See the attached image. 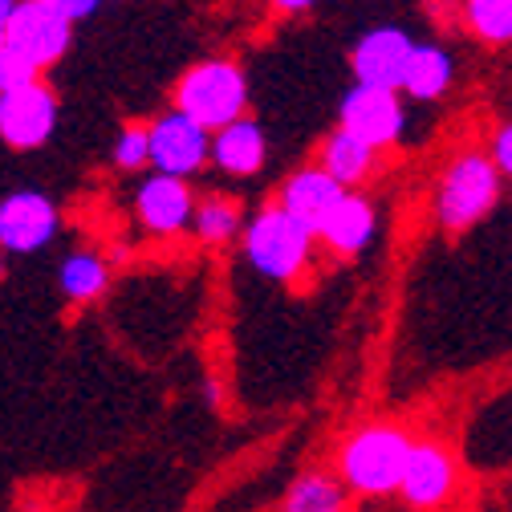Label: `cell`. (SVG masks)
<instances>
[{
    "mask_svg": "<svg viewBox=\"0 0 512 512\" xmlns=\"http://www.w3.org/2000/svg\"><path fill=\"white\" fill-rule=\"evenodd\" d=\"M265 155H269V139L256 118H240L212 135V163L224 175H236V179L256 175L265 167Z\"/></svg>",
    "mask_w": 512,
    "mask_h": 512,
    "instance_id": "5bb4252c",
    "label": "cell"
},
{
    "mask_svg": "<svg viewBox=\"0 0 512 512\" xmlns=\"http://www.w3.org/2000/svg\"><path fill=\"white\" fill-rule=\"evenodd\" d=\"M415 452V439L399 423H366L350 431L338 447V480L350 496L387 500L399 496L407 460Z\"/></svg>",
    "mask_w": 512,
    "mask_h": 512,
    "instance_id": "6da1fadb",
    "label": "cell"
},
{
    "mask_svg": "<svg viewBox=\"0 0 512 512\" xmlns=\"http://www.w3.org/2000/svg\"><path fill=\"white\" fill-rule=\"evenodd\" d=\"M317 167H326L346 191H354L358 183H366V179L374 175V167H378V151L366 147L362 139H354L350 131H342V126H338L334 135H326L322 151H317Z\"/></svg>",
    "mask_w": 512,
    "mask_h": 512,
    "instance_id": "2e32d148",
    "label": "cell"
},
{
    "mask_svg": "<svg viewBox=\"0 0 512 512\" xmlns=\"http://www.w3.org/2000/svg\"><path fill=\"white\" fill-rule=\"evenodd\" d=\"M500 171L484 151H460L443 167L435 187V220L443 232H468L500 200Z\"/></svg>",
    "mask_w": 512,
    "mask_h": 512,
    "instance_id": "3957f363",
    "label": "cell"
},
{
    "mask_svg": "<svg viewBox=\"0 0 512 512\" xmlns=\"http://www.w3.org/2000/svg\"><path fill=\"white\" fill-rule=\"evenodd\" d=\"M342 200H346V187H342L326 167H317V163L293 171V175L281 183V196H277V204H281L297 224H305L313 236L326 228V220L334 216V208H338Z\"/></svg>",
    "mask_w": 512,
    "mask_h": 512,
    "instance_id": "7c38bea8",
    "label": "cell"
},
{
    "mask_svg": "<svg viewBox=\"0 0 512 512\" xmlns=\"http://www.w3.org/2000/svg\"><path fill=\"white\" fill-rule=\"evenodd\" d=\"M175 110L196 118L204 131H224V126L248 118V78L236 61L228 57H212V61H200L191 66L179 82H175V94H171Z\"/></svg>",
    "mask_w": 512,
    "mask_h": 512,
    "instance_id": "7a4b0ae2",
    "label": "cell"
},
{
    "mask_svg": "<svg viewBox=\"0 0 512 512\" xmlns=\"http://www.w3.org/2000/svg\"><path fill=\"white\" fill-rule=\"evenodd\" d=\"M492 163L504 179H512V122H500L496 126V135H492Z\"/></svg>",
    "mask_w": 512,
    "mask_h": 512,
    "instance_id": "cb8c5ba5",
    "label": "cell"
},
{
    "mask_svg": "<svg viewBox=\"0 0 512 512\" xmlns=\"http://www.w3.org/2000/svg\"><path fill=\"white\" fill-rule=\"evenodd\" d=\"M57 281H61V293H66V301L90 305L110 285V261H106V256H98V252H86V248L82 252H70L66 261H61Z\"/></svg>",
    "mask_w": 512,
    "mask_h": 512,
    "instance_id": "d6986e66",
    "label": "cell"
},
{
    "mask_svg": "<svg viewBox=\"0 0 512 512\" xmlns=\"http://www.w3.org/2000/svg\"><path fill=\"white\" fill-rule=\"evenodd\" d=\"M244 208L232 196H204L196 204V220H191V232H196L204 244H228L232 236H244Z\"/></svg>",
    "mask_w": 512,
    "mask_h": 512,
    "instance_id": "ffe728a7",
    "label": "cell"
},
{
    "mask_svg": "<svg viewBox=\"0 0 512 512\" xmlns=\"http://www.w3.org/2000/svg\"><path fill=\"white\" fill-rule=\"evenodd\" d=\"M338 126L362 139L374 151H387L407 131V106L395 90H374V86H350L338 106Z\"/></svg>",
    "mask_w": 512,
    "mask_h": 512,
    "instance_id": "5b68a950",
    "label": "cell"
},
{
    "mask_svg": "<svg viewBox=\"0 0 512 512\" xmlns=\"http://www.w3.org/2000/svg\"><path fill=\"white\" fill-rule=\"evenodd\" d=\"M415 45L407 29L399 25H378L370 29L354 53H350V70H354V86H374V90H395L403 94V82H407V70H411V57H415Z\"/></svg>",
    "mask_w": 512,
    "mask_h": 512,
    "instance_id": "ba28073f",
    "label": "cell"
},
{
    "mask_svg": "<svg viewBox=\"0 0 512 512\" xmlns=\"http://www.w3.org/2000/svg\"><path fill=\"white\" fill-rule=\"evenodd\" d=\"M456 488H460V464L452 447H443L439 439H415L399 500L411 512H439L456 500Z\"/></svg>",
    "mask_w": 512,
    "mask_h": 512,
    "instance_id": "8992f818",
    "label": "cell"
},
{
    "mask_svg": "<svg viewBox=\"0 0 512 512\" xmlns=\"http://www.w3.org/2000/svg\"><path fill=\"white\" fill-rule=\"evenodd\" d=\"M114 167L118 171H143L151 167V122H126L114 139Z\"/></svg>",
    "mask_w": 512,
    "mask_h": 512,
    "instance_id": "7402d4cb",
    "label": "cell"
},
{
    "mask_svg": "<svg viewBox=\"0 0 512 512\" xmlns=\"http://www.w3.org/2000/svg\"><path fill=\"white\" fill-rule=\"evenodd\" d=\"M452 78H456V61L443 45L427 41V45H415V57H411V70H407V82H403V94L415 98V102H435L452 90Z\"/></svg>",
    "mask_w": 512,
    "mask_h": 512,
    "instance_id": "e0dca14e",
    "label": "cell"
},
{
    "mask_svg": "<svg viewBox=\"0 0 512 512\" xmlns=\"http://www.w3.org/2000/svg\"><path fill=\"white\" fill-rule=\"evenodd\" d=\"M374 232H378V212H374L370 196H362V191H346V200L334 208V216L326 220L322 232H317V240L338 256H358L374 240Z\"/></svg>",
    "mask_w": 512,
    "mask_h": 512,
    "instance_id": "9a60e30c",
    "label": "cell"
},
{
    "mask_svg": "<svg viewBox=\"0 0 512 512\" xmlns=\"http://www.w3.org/2000/svg\"><path fill=\"white\" fill-rule=\"evenodd\" d=\"M57 126V94L33 82L17 94H0V143L13 151H37Z\"/></svg>",
    "mask_w": 512,
    "mask_h": 512,
    "instance_id": "30bf717a",
    "label": "cell"
},
{
    "mask_svg": "<svg viewBox=\"0 0 512 512\" xmlns=\"http://www.w3.org/2000/svg\"><path fill=\"white\" fill-rule=\"evenodd\" d=\"M269 5H273L277 13H309L317 0H269Z\"/></svg>",
    "mask_w": 512,
    "mask_h": 512,
    "instance_id": "484cf974",
    "label": "cell"
},
{
    "mask_svg": "<svg viewBox=\"0 0 512 512\" xmlns=\"http://www.w3.org/2000/svg\"><path fill=\"white\" fill-rule=\"evenodd\" d=\"M0 277H5V261H0Z\"/></svg>",
    "mask_w": 512,
    "mask_h": 512,
    "instance_id": "83f0119b",
    "label": "cell"
},
{
    "mask_svg": "<svg viewBox=\"0 0 512 512\" xmlns=\"http://www.w3.org/2000/svg\"><path fill=\"white\" fill-rule=\"evenodd\" d=\"M313 244L317 236L297 224L281 204H269L261 208L248 228H244V256H248V265L269 277V281H297L305 269H309V256H313Z\"/></svg>",
    "mask_w": 512,
    "mask_h": 512,
    "instance_id": "277c9868",
    "label": "cell"
},
{
    "mask_svg": "<svg viewBox=\"0 0 512 512\" xmlns=\"http://www.w3.org/2000/svg\"><path fill=\"white\" fill-rule=\"evenodd\" d=\"M135 208L143 228L155 236H175L196 220V196H191L187 179H175V175H147L139 183Z\"/></svg>",
    "mask_w": 512,
    "mask_h": 512,
    "instance_id": "4fadbf2b",
    "label": "cell"
},
{
    "mask_svg": "<svg viewBox=\"0 0 512 512\" xmlns=\"http://www.w3.org/2000/svg\"><path fill=\"white\" fill-rule=\"evenodd\" d=\"M57 208L45 191H13L0 200V248L5 252H37L57 236Z\"/></svg>",
    "mask_w": 512,
    "mask_h": 512,
    "instance_id": "8fae6325",
    "label": "cell"
},
{
    "mask_svg": "<svg viewBox=\"0 0 512 512\" xmlns=\"http://www.w3.org/2000/svg\"><path fill=\"white\" fill-rule=\"evenodd\" d=\"M208 163H212V131H204L196 118H187L171 106L167 114H159L151 122V167H155V175L191 179Z\"/></svg>",
    "mask_w": 512,
    "mask_h": 512,
    "instance_id": "52a82bcc",
    "label": "cell"
},
{
    "mask_svg": "<svg viewBox=\"0 0 512 512\" xmlns=\"http://www.w3.org/2000/svg\"><path fill=\"white\" fill-rule=\"evenodd\" d=\"M70 37H74V25L57 9H49L45 0H21L13 21H9L5 45L25 53L37 70H49L70 53Z\"/></svg>",
    "mask_w": 512,
    "mask_h": 512,
    "instance_id": "9c48e42d",
    "label": "cell"
},
{
    "mask_svg": "<svg viewBox=\"0 0 512 512\" xmlns=\"http://www.w3.org/2000/svg\"><path fill=\"white\" fill-rule=\"evenodd\" d=\"M17 5H21V0H0V41H5V33H9V21H13Z\"/></svg>",
    "mask_w": 512,
    "mask_h": 512,
    "instance_id": "4316f807",
    "label": "cell"
},
{
    "mask_svg": "<svg viewBox=\"0 0 512 512\" xmlns=\"http://www.w3.org/2000/svg\"><path fill=\"white\" fill-rule=\"evenodd\" d=\"M346 508H350L346 484L338 480V472H322V468L301 472L281 504V512H346Z\"/></svg>",
    "mask_w": 512,
    "mask_h": 512,
    "instance_id": "ac0fdd59",
    "label": "cell"
},
{
    "mask_svg": "<svg viewBox=\"0 0 512 512\" xmlns=\"http://www.w3.org/2000/svg\"><path fill=\"white\" fill-rule=\"evenodd\" d=\"M49 9H57L61 17H66L70 25H78V21H86V17H94L98 13V5L102 0H45Z\"/></svg>",
    "mask_w": 512,
    "mask_h": 512,
    "instance_id": "d4e9b609",
    "label": "cell"
},
{
    "mask_svg": "<svg viewBox=\"0 0 512 512\" xmlns=\"http://www.w3.org/2000/svg\"><path fill=\"white\" fill-rule=\"evenodd\" d=\"M464 25L484 45H512V0H464Z\"/></svg>",
    "mask_w": 512,
    "mask_h": 512,
    "instance_id": "44dd1931",
    "label": "cell"
},
{
    "mask_svg": "<svg viewBox=\"0 0 512 512\" xmlns=\"http://www.w3.org/2000/svg\"><path fill=\"white\" fill-rule=\"evenodd\" d=\"M33 82H41V70L33 66V61L25 53H17L13 45L0 49V94H17Z\"/></svg>",
    "mask_w": 512,
    "mask_h": 512,
    "instance_id": "603a6c76",
    "label": "cell"
}]
</instances>
